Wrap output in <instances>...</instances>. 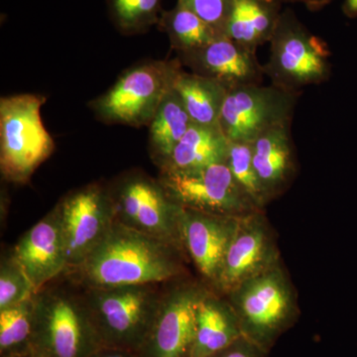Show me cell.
Returning <instances> with one entry per match:
<instances>
[{
	"label": "cell",
	"mask_w": 357,
	"mask_h": 357,
	"mask_svg": "<svg viewBox=\"0 0 357 357\" xmlns=\"http://www.w3.org/2000/svg\"><path fill=\"white\" fill-rule=\"evenodd\" d=\"M189 276L164 285L158 310L138 357H192L196 338L197 309L210 290Z\"/></svg>",
	"instance_id": "cell-9"
},
{
	"label": "cell",
	"mask_w": 357,
	"mask_h": 357,
	"mask_svg": "<svg viewBox=\"0 0 357 357\" xmlns=\"http://www.w3.org/2000/svg\"><path fill=\"white\" fill-rule=\"evenodd\" d=\"M162 0H109L115 26L124 34L146 31L159 22Z\"/></svg>",
	"instance_id": "cell-25"
},
{
	"label": "cell",
	"mask_w": 357,
	"mask_h": 357,
	"mask_svg": "<svg viewBox=\"0 0 357 357\" xmlns=\"http://www.w3.org/2000/svg\"><path fill=\"white\" fill-rule=\"evenodd\" d=\"M55 208L70 271L86 259L112 229L115 222L114 201L109 185L93 183L68 192Z\"/></svg>",
	"instance_id": "cell-12"
},
{
	"label": "cell",
	"mask_w": 357,
	"mask_h": 357,
	"mask_svg": "<svg viewBox=\"0 0 357 357\" xmlns=\"http://www.w3.org/2000/svg\"><path fill=\"white\" fill-rule=\"evenodd\" d=\"M35 295L0 310V357H18L31 352Z\"/></svg>",
	"instance_id": "cell-24"
},
{
	"label": "cell",
	"mask_w": 357,
	"mask_h": 357,
	"mask_svg": "<svg viewBox=\"0 0 357 357\" xmlns=\"http://www.w3.org/2000/svg\"><path fill=\"white\" fill-rule=\"evenodd\" d=\"M192 123L177 91L171 89L148 126L149 154L159 169L166 163Z\"/></svg>",
	"instance_id": "cell-22"
},
{
	"label": "cell",
	"mask_w": 357,
	"mask_h": 357,
	"mask_svg": "<svg viewBox=\"0 0 357 357\" xmlns=\"http://www.w3.org/2000/svg\"><path fill=\"white\" fill-rule=\"evenodd\" d=\"M107 185L116 222L183 249L180 236L183 208L171 198L159 178L131 170Z\"/></svg>",
	"instance_id": "cell-7"
},
{
	"label": "cell",
	"mask_w": 357,
	"mask_h": 357,
	"mask_svg": "<svg viewBox=\"0 0 357 357\" xmlns=\"http://www.w3.org/2000/svg\"><path fill=\"white\" fill-rule=\"evenodd\" d=\"M188 260L182 248L115 220L86 259L63 275L88 289L165 284L188 276Z\"/></svg>",
	"instance_id": "cell-1"
},
{
	"label": "cell",
	"mask_w": 357,
	"mask_h": 357,
	"mask_svg": "<svg viewBox=\"0 0 357 357\" xmlns=\"http://www.w3.org/2000/svg\"><path fill=\"white\" fill-rule=\"evenodd\" d=\"M158 24L168 35L171 46L177 54L196 50L225 37L218 34L198 15L178 3L172 10L162 13Z\"/></svg>",
	"instance_id": "cell-23"
},
{
	"label": "cell",
	"mask_w": 357,
	"mask_h": 357,
	"mask_svg": "<svg viewBox=\"0 0 357 357\" xmlns=\"http://www.w3.org/2000/svg\"><path fill=\"white\" fill-rule=\"evenodd\" d=\"M239 218L211 215L183 208L180 236L188 259L211 289L238 227Z\"/></svg>",
	"instance_id": "cell-14"
},
{
	"label": "cell",
	"mask_w": 357,
	"mask_h": 357,
	"mask_svg": "<svg viewBox=\"0 0 357 357\" xmlns=\"http://www.w3.org/2000/svg\"><path fill=\"white\" fill-rule=\"evenodd\" d=\"M182 68L177 58L134 66L122 73L109 91L91 100L89 107L105 124L149 126Z\"/></svg>",
	"instance_id": "cell-6"
},
{
	"label": "cell",
	"mask_w": 357,
	"mask_h": 357,
	"mask_svg": "<svg viewBox=\"0 0 357 357\" xmlns=\"http://www.w3.org/2000/svg\"><path fill=\"white\" fill-rule=\"evenodd\" d=\"M279 2H302V3L307 4V6H321L323 4L326 3V2L330 1V0H277Z\"/></svg>",
	"instance_id": "cell-32"
},
{
	"label": "cell",
	"mask_w": 357,
	"mask_h": 357,
	"mask_svg": "<svg viewBox=\"0 0 357 357\" xmlns=\"http://www.w3.org/2000/svg\"><path fill=\"white\" fill-rule=\"evenodd\" d=\"M282 261L275 232L265 211L239 218L238 227L211 290L225 296L232 289Z\"/></svg>",
	"instance_id": "cell-13"
},
{
	"label": "cell",
	"mask_w": 357,
	"mask_h": 357,
	"mask_svg": "<svg viewBox=\"0 0 357 357\" xmlns=\"http://www.w3.org/2000/svg\"><path fill=\"white\" fill-rule=\"evenodd\" d=\"M229 148L220 126L192 123L160 171L185 172L225 163Z\"/></svg>",
	"instance_id": "cell-19"
},
{
	"label": "cell",
	"mask_w": 357,
	"mask_h": 357,
	"mask_svg": "<svg viewBox=\"0 0 357 357\" xmlns=\"http://www.w3.org/2000/svg\"><path fill=\"white\" fill-rule=\"evenodd\" d=\"M183 68L194 74L215 79L227 89L261 84L264 68L256 58V51L220 37L196 50L178 54Z\"/></svg>",
	"instance_id": "cell-15"
},
{
	"label": "cell",
	"mask_w": 357,
	"mask_h": 357,
	"mask_svg": "<svg viewBox=\"0 0 357 357\" xmlns=\"http://www.w3.org/2000/svg\"><path fill=\"white\" fill-rule=\"evenodd\" d=\"M225 163L236 182L248 195L249 198L252 199L256 206L265 211L269 202L256 175L251 143L229 142V153Z\"/></svg>",
	"instance_id": "cell-26"
},
{
	"label": "cell",
	"mask_w": 357,
	"mask_h": 357,
	"mask_svg": "<svg viewBox=\"0 0 357 357\" xmlns=\"http://www.w3.org/2000/svg\"><path fill=\"white\" fill-rule=\"evenodd\" d=\"M43 96L23 93L0 100V170L14 184H26L55 150L44 126Z\"/></svg>",
	"instance_id": "cell-5"
},
{
	"label": "cell",
	"mask_w": 357,
	"mask_h": 357,
	"mask_svg": "<svg viewBox=\"0 0 357 357\" xmlns=\"http://www.w3.org/2000/svg\"><path fill=\"white\" fill-rule=\"evenodd\" d=\"M211 357H267V354L248 338L241 337Z\"/></svg>",
	"instance_id": "cell-29"
},
{
	"label": "cell",
	"mask_w": 357,
	"mask_h": 357,
	"mask_svg": "<svg viewBox=\"0 0 357 357\" xmlns=\"http://www.w3.org/2000/svg\"><path fill=\"white\" fill-rule=\"evenodd\" d=\"M37 293L11 251L1 256L0 262V310L13 307L29 299Z\"/></svg>",
	"instance_id": "cell-27"
},
{
	"label": "cell",
	"mask_w": 357,
	"mask_h": 357,
	"mask_svg": "<svg viewBox=\"0 0 357 357\" xmlns=\"http://www.w3.org/2000/svg\"><path fill=\"white\" fill-rule=\"evenodd\" d=\"M178 4L198 15L220 36L227 37L232 0H178Z\"/></svg>",
	"instance_id": "cell-28"
},
{
	"label": "cell",
	"mask_w": 357,
	"mask_h": 357,
	"mask_svg": "<svg viewBox=\"0 0 357 357\" xmlns=\"http://www.w3.org/2000/svg\"><path fill=\"white\" fill-rule=\"evenodd\" d=\"M18 357H43V356H37V354H32V352H29V354H24V356H18Z\"/></svg>",
	"instance_id": "cell-33"
},
{
	"label": "cell",
	"mask_w": 357,
	"mask_h": 357,
	"mask_svg": "<svg viewBox=\"0 0 357 357\" xmlns=\"http://www.w3.org/2000/svg\"><path fill=\"white\" fill-rule=\"evenodd\" d=\"M88 357H138L135 352L119 347H107L102 345Z\"/></svg>",
	"instance_id": "cell-30"
},
{
	"label": "cell",
	"mask_w": 357,
	"mask_h": 357,
	"mask_svg": "<svg viewBox=\"0 0 357 357\" xmlns=\"http://www.w3.org/2000/svg\"><path fill=\"white\" fill-rule=\"evenodd\" d=\"M298 95L273 84L229 89L218 126L229 142L252 143L260 134L291 123Z\"/></svg>",
	"instance_id": "cell-11"
},
{
	"label": "cell",
	"mask_w": 357,
	"mask_h": 357,
	"mask_svg": "<svg viewBox=\"0 0 357 357\" xmlns=\"http://www.w3.org/2000/svg\"><path fill=\"white\" fill-rule=\"evenodd\" d=\"M243 337L238 319L225 296L210 290L197 309L192 357H211Z\"/></svg>",
	"instance_id": "cell-18"
},
{
	"label": "cell",
	"mask_w": 357,
	"mask_h": 357,
	"mask_svg": "<svg viewBox=\"0 0 357 357\" xmlns=\"http://www.w3.org/2000/svg\"><path fill=\"white\" fill-rule=\"evenodd\" d=\"M158 178L171 198L188 210L234 218L263 211L238 185L227 163L185 172L160 171Z\"/></svg>",
	"instance_id": "cell-10"
},
{
	"label": "cell",
	"mask_w": 357,
	"mask_h": 357,
	"mask_svg": "<svg viewBox=\"0 0 357 357\" xmlns=\"http://www.w3.org/2000/svg\"><path fill=\"white\" fill-rule=\"evenodd\" d=\"M344 11L347 16L357 15V0H345Z\"/></svg>",
	"instance_id": "cell-31"
},
{
	"label": "cell",
	"mask_w": 357,
	"mask_h": 357,
	"mask_svg": "<svg viewBox=\"0 0 357 357\" xmlns=\"http://www.w3.org/2000/svg\"><path fill=\"white\" fill-rule=\"evenodd\" d=\"M263 66L275 86L299 93L301 89L328 81L332 73L328 45L301 24L292 13L281 14Z\"/></svg>",
	"instance_id": "cell-8"
},
{
	"label": "cell",
	"mask_w": 357,
	"mask_h": 357,
	"mask_svg": "<svg viewBox=\"0 0 357 357\" xmlns=\"http://www.w3.org/2000/svg\"><path fill=\"white\" fill-rule=\"evenodd\" d=\"M243 337L269 354L300 316L298 295L283 260L243 282L225 296Z\"/></svg>",
	"instance_id": "cell-3"
},
{
	"label": "cell",
	"mask_w": 357,
	"mask_h": 357,
	"mask_svg": "<svg viewBox=\"0 0 357 357\" xmlns=\"http://www.w3.org/2000/svg\"><path fill=\"white\" fill-rule=\"evenodd\" d=\"M66 280V286L52 281L35 294L31 352L37 356L88 357L102 347L81 287Z\"/></svg>",
	"instance_id": "cell-2"
},
{
	"label": "cell",
	"mask_w": 357,
	"mask_h": 357,
	"mask_svg": "<svg viewBox=\"0 0 357 357\" xmlns=\"http://www.w3.org/2000/svg\"><path fill=\"white\" fill-rule=\"evenodd\" d=\"M251 147L256 175L270 203L290 187L297 172L291 123L260 134Z\"/></svg>",
	"instance_id": "cell-17"
},
{
	"label": "cell",
	"mask_w": 357,
	"mask_h": 357,
	"mask_svg": "<svg viewBox=\"0 0 357 357\" xmlns=\"http://www.w3.org/2000/svg\"><path fill=\"white\" fill-rule=\"evenodd\" d=\"M10 251L37 292L62 276L68 269L67 252L56 208L27 230Z\"/></svg>",
	"instance_id": "cell-16"
},
{
	"label": "cell",
	"mask_w": 357,
	"mask_h": 357,
	"mask_svg": "<svg viewBox=\"0 0 357 357\" xmlns=\"http://www.w3.org/2000/svg\"><path fill=\"white\" fill-rule=\"evenodd\" d=\"M280 15L277 0H232L227 37L256 51L270 41Z\"/></svg>",
	"instance_id": "cell-20"
},
{
	"label": "cell",
	"mask_w": 357,
	"mask_h": 357,
	"mask_svg": "<svg viewBox=\"0 0 357 357\" xmlns=\"http://www.w3.org/2000/svg\"><path fill=\"white\" fill-rule=\"evenodd\" d=\"M165 284L81 288L102 345L135 354L139 351L153 324Z\"/></svg>",
	"instance_id": "cell-4"
},
{
	"label": "cell",
	"mask_w": 357,
	"mask_h": 357,
	"mask_svg": "<svg viewBox=\"0 0 357 357\" xmlns=\"http://www.w3.org/2000/svg\"><path fill=\"white\" fill-rule=\"evenodd\" d=\"M173 89L180 96L192 123L218 126L229 91L227 86L215 79L187 73L182 68L175 77Z\"/></svg>",
	"instance_id": "cell-21"
}]
</instances>
